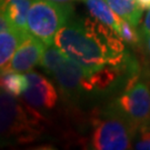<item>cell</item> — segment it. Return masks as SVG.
<instances>
[{
	"instance_id": "11",
	"label": "cell",
	"mask_w": 150,
	"mask_h": 150,
	"mask_svg": "<svg viewBox=\"0 0 150 150\" xmlns=\"http://www.w3.org/2000/svg\"><path fill=\"white\" fill-rule=\"evenodd\" d=\"M86 4L91 16L100 22L107 25L112 30L118 32L122 18L115 12L109 6L107 0H81Z\"/></svg>"
},
{
	"instance_id": "3",
	"label": "cell",
	"mask_w": 150,
	"mask_h": 150,
	"mask_svg": "<svg viewBox=\"0 0 150 150\" xmlns=\"http://www.w3.org/2000/svg\"><path fill=\"white\" fill-rule=\"evenodd\" d=\"M138 129L112 106L93 121L90 147L96 150L130 149Z\"/></svg>"
},
{
	"instance_id": "20",
	"label": "cell",
	"mask_w": 150,
	"mask_h": 150,
	"mask_svg": "<svg viewBox=\"0 0 150 150\" xmlns=\"http://www.w3.org/2000/svg\"><path fill=\"white\" fill-rule=\"evenodd\" d=\"M145 39H146V43H147V51H148V54L150 56V33L146 36Z\"/></svg>"
},
{
	"instance_id": "2",
	"label": "cell",
	"mask_w": 150,
	"mask_h": 150,
	"mask_svg": "<svg viewBox=\"0 0 150 150\" xmlns=\"http://www.w3.org/2000/svg\"><path fill=\"white\" fill-rule=\"evenodd\" d=\"M47 120L37 108L1 90L0 131L1 145H25L38 139Z\"/></svg>"
},
{
	"instance_id": "12",
	"label": "cell",
	"mask_w": 150,
	"mask_h": 150,
	"mask_svg": "<svg viewBox=\"0 0 150 150\" xmlns=\"http://www.w3.org/2000/svg\"><path fill=\"white\" fill-rule=\"evenodd\" d=\"M107 2L120 18L130 22L132 26L137 27L140 23L144 9L137 0H107Z\"/></svg>"
},
{
	"instance_id": "19",
	"label": "cell",
	"mask_w": 150,
	"mask_h": 150,
	"mask_svg": "<svg viewBox=\"0 0 150 150\" xmlns=\"http://www.w3.org/2000/svg\"><path fill=\"white\" fill-rule=\"evenodd\" d=\"M48 1H54V2H58V4H71V2L78 1V0H48Z\"/></svg>"
},
{
	"instance_id": "5",
	"label": "cell",
	"mask_w": 150,
	"mask_h": 150,
	"mask_svg": "<svg viewBox=\"0 0 150 150\" xmlns=\"http://www.w3.org/2000/svg\"><path fill=\"white\" fill-rule=\"evenodd\" d=\"M111 106L139 130L150 123V87L145 82L130 83Z\"/></svg>"
},
{
	"instance_id": "8",
	"label": "cell",
	"mask_w": 150,
	"mask_h": 150,
	"mask_svg": "<svg viewBox=\"0 0 150 150\" xmlns=\"http://www.w3.org/2000/svg\"><path fill=\"white\" fill-rule=\"evenodd\" d=\"M45 46L46 45L41 40L28 33L18 47L7 69L15 70L21 74L31 71L38 64L41 62L43 51L46 48Z\"/></svg>"
},
{
	"instance_id": "15",
	"label": "cell",
	"mask_w": 150,
	"mask_h": 150,
	"mask_svg": "<svg viewBox=\"0 0 150 150\" xmlns=\"http://www.w3.org/2000/svg\"><path fill=\"white\" fill-rule=\"evenodd\" d=\"M118 36L122 39L123 42H127L129 45H137L139 42L140 38L137 30L134 29V26H132L130 22L122 19L120 23V28L118 30Z\"/></svg>"
},
{
	"instance_id": "6",
	"label": "cell",
	"mask_w": 150,
	"mask_h": 150,
	"mask_svg": "<svg viewBox=\"0 0 150 150\" xmlns=\"http://www.w3.org/2000/svg\"><path fill=\"white\" fill-rule=\"evenodd\" d=\"M95 70L85 68L83 66L64 57L54 70L50 74L58 82L61 90L66 93H77L80 91H93L92 74Z\"/></svg>"
},
{
	"instance_id": "16",
	"label": "cell",
	"mask_w": 150,
	"mask_h": 150,
	"mask_svg": "<svg viewBox=\"0 0 150 150\" xmlns=\"http://www.w3.org/2000/svg\"><path fill=\"white\" fill-rule=\"evenodd\" d=\"M136 149H150V126L145 125L139 128V138L134 145Z\"/></svg>"
},
{
	"instance_id": "1",
	"label": "cell",
	"mask_w": 150,
	"mask_h": 150,
	"mask_svg": "<svg viewBox=\"0 0 150 150\" xmlns=\"http://www.w3.org/2000/svg\"><path fill=\"white\" fill-rule=\"evenodd\" d=\"M58 48L70 59L90 70L122 67L127 54L122 39L107 25L90 17L69 20L54 37Z\"/></svg>"
},
{
	"instance_id": "14",
	"label": "cell",
	"mask_w": 150,
	"mask_h": 150,
	"mask_svg": "<svg viewBox=\"0 0 150 150\" xmlns=\"http://www.w3.org/2000/svg\"><path fill=\"white\" fill-rule=\"evenodd\" d=\"M64 57L66 54L56 45H49L45 48L40 66L48 75H50L54 70V68L62 61Z\"/></svg>"
},
{
	"instance_id": "7",
	"label": "cell",
	"mask_w": 150,
	"mask_h": 150,
	"mask_svg": "<svg viewBox=\"0 0 150 150\" xmlns=\"http://www.w3.org/2000/svg\"><path fill=\"white\" fill-rule=\"evenodd\" d=\"M28 88L22 93L23 100L39 110L52 109L58 100V93L51 82L37 72H27Z\"/></svg>"
},
{
	"instance_id": "13",
	"label": "cell",
	"mask_w": 150,
	"mask_h": 150,
	"mask_svg": "<svg viewBox=\"0 0 150 150\" xmlns=\"http://www.w3.org/2000/svg\"><path fill=\"white\" fill-rule=\"evenodd\" d=\"M28 88L27 76L15 70L5 69L1 71V90L10 93L12 96H22Z\"/></svg>"
},
{
	"instance_id": "18",
	"label": "cell",
	"mask_w": 150,
	"mask_h": 150,
	"mask_svg": "<svg viewBox=\"0 0 150 150\" xmlns=\"http://www.w3.org/2000/svg\"><path fill=\"white\" fill-rule=\"evenodd\" d=\"M139 6L144 9V10H147L150 8V0H137Z\"/></svg>"
},
{
	"instance_id": "17",
	"label": "cell",
	"mask_w": 150,
	"mask_h": 150,
	"mask_svg": "<svg viewBox=\"0 0 150 150\" xmlns=\"http://www.w3.org/2000/svg\"><path fill=\"white\" fill-rule=\"evenodd\" d=\"M141 33H142L144 37H146L147 35H149L150 33V8L148 9V11H147V15H146L144 23H142Z\"/></svg>"
},
{
	"instance_id": "4",
	"label": "cell",
	"mask_w": 150,
	"mask_h": 150,
	"mask_svg": "<svg viewBox=\"0 0 150 150\" xmlns=\"http://www.w3.org/2000/svg\"><path fill=\"white\" fill-rule=\"evenodd\" d=\"M74 8L70 4L33 0L27 17L28 32L46 46L54 45V37L70 20Z\"/></svg>"
},
{
	"instance_id": "10",
	"label": "cell",
	"mask_w": 150,
	"mask_h": 150,
	"mask_svg": "<svg viewBox=\"0 0 150 150\" xmlns=\"http://www.w3.org/2000/svg\"><path fill=\"white\" fill-rule=\"evenodd\" d=\"M27 35L18 32L15 29L0 31V68L1 71L8 68L13 54Z\"/></svg>"
},
{
	"instance_id": "9",
	"label": "cell",
	"mask_w": 150,
	"mask_h": 150,
	"mask_svg": "<svg viewBox=\"0 0 150 150\" xmlns=\"http://www.w3.org/2000/svg\"><path fill=\"white\" fill-rule=\"evenodd\" d=\"M31 0H1V15L6 17L11 29L28 35L27 17Z\"/></svg>"
}]
</instances>
